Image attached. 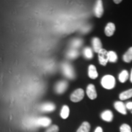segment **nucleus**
Listing matches in <instances>:
<instances>
[{
  "label": "nucleus",
  "mask_w": 132,
  "mask_h": 132,
  "mask_svg": "<svg viewBox=\"0 0 132 132\" xmlns=\"http://www.w3.org/2000/svg\"><path fill=\"white\" fill-rule=\"evenodd\" d=\"M24 125L27 128H35L37 127H47L52 123L50 118L47 117H40V118H28L24 120Z\"/></svg>",
  "instance_id": "nucleus-1"
},
{
  "label": "nucleus",
  "mask_w": 132,
  "mask_h": 132,
  "mask_svg": "<svg viewBox=\"0 0 132 132\" xmlns=\"http://www.w3.org/2000/svg\"><path fill=\"white\" fill-rule=\"evenodd\" d=\"M102 86L106 89H112L116 85V80L113 76L110 75H105L101 81Z\"/></svg>",
  "instance_id": "nucleus-2"
},
{
  "label": "nucleus",
  "mask_w": 132,
  "mask_h": 132,
  "mask_svg": "<svg viewBox=\"0 0 132 132\" xmlns=\"http://www.w3.org/2000/svg\"><path fill=\"white\" fill-rule=\"evenodd\" d=\"M62 73L65 77L70 80H73L75 78V73L72 66L67 62H64L62 64Z\"/></svg>",
  "instance_id": "nucleus-3"
},
{
  "label": "nucleus",
  "mask_w": 132,
  "mask_h": 132,
  "mask_svg": "<svg viewBox=\"0 0 132 132\" xmlns=\"http://www.w3.org/2000/svg\"><path fill=\"white\" fill-rule=\"evenodd\" d=\"M85 96V92L82 89L75 90L70 95V100L73 102H80Z\"/></svg>",
  "instance_id": "nucleus-4"
},
{
  "label": "nucleus",
  "mask_w": 132,
  "mask_h": 132,
  "mask_svg": "<svg viewBox=\"0 0 132 132\" xmlns=\"http://www.w3.org/2000/svg\"><path fill=\"white\" fill-rule=\"evenodd\" d=\"M67 87H68V82L66 81H60L56 84L54 86V90L58 94H62L65 92Z\"/></svg>",
  "instance_id": "nucleus-5"
},
{
  "label": "nucleus",
  "mask_w": 132,
  "mask_h": 132,
  "mask_svg": "<svg viewBox=\"0 0 132 132\" xmlns=\"http://www.w3.org/2000/svg\"><path fill=\"white\" fill-rule=\"evenodd\" d=\"M98 61L100 64L102 65H106L107 62H108V52L106 50L102 48L99 51L98 53Z\"/></svg>",
  "instance_id": "nucleus-6"
},
{
  "label": "nucleus",
  "mask_w": 132,
  "mask_h": 132,
  "mask_svg": "<svg viewBox=\"0 0 132 132\" xmlns=\"http://www.w3.org/2000/svg\"><path fill=\"white\" fill-rule=\"evenodd\" d=\"M103 4H102V1L98 0L96 2L94 9V12L95 15L97 18H100L103 14Z\"/></svg>",
  "instance_id": "nucleus-7"
},
{
  "label": "nucleus",
  "mask_w": 132,
  "mask_h": 132,
  "mask_svg": "<svg viewBox=\"0 0 132 132\" xmlns=\"http://www.w3.org/2000/svg\"><path fill=\"white\" fill-rule=\"evenodd\" d=\"M86 93L89 98L91 100L96 98L97 97V92L95 90V86L92 84H90L87 86L86 89Z\"/></svg>",
  "instance_id": "nucleus-8"
},
{
  "label": "nucleus",
  "mask_w": 132,
  "mask_h": 132,
  "mask_svg": "<svg viewBox=\"0 0 132 132\" xmlns=\"http://www.w3.org/2000/svg\"><path fill=\"white\" fill-rule=\"evenodd\" d=\"M39 108H40L41 111L48 113V112H52L54 111L56 109V106L54 104L49 102V103H45L42 104Z\"/></svg>",
  "instance_id": "nucleus-9"
},
{
  "label": "nucleus",
  "mask_w": 132,
  "mask_h": 132,
  "mask_svg": "<svg viewBox=\"0 0 132 132\" xmlns=\"http://www.w3.org/2000/svg\"><path fill=\"white\" fill-rule=\"evenodd\" d=\"M114 106L116 110L120 113L122 114L125 115L127 114V110H126V106H125V104L123 103L122 102L120 101H117L116 102Z\"/></svg>",
  "instance_id": "nucleus-10"
},
{
  "label": "nucleus",
  "mask_w": 132,
  "mask_h": 132,
  "mask_svg": "<svg viewBox=\"0 0 132 132\" xmlns=\"http://www.w3.org/2000/svg\"><path fill=\"white\" fill-rule=\"evenodd\" d=\"M92 44L94 51L95 53H98L100 50L102 49V44L101 40L98 37H94L92 40Z\"/></svg>",
  "instance_id": "nucleus-11"
},
{
  "label": "nucleus",
  "mask_w": 132,
  "mask_h": 132,
  "mask_svg": "<svg viewBox=\"0 0 132 132\" xmlns=\"http://www.w3.org/2000/svg\"><path fill=\"white\" fill-rule=\"evenodd\" d=\"M116 29L114 24L113 23H109L107 24L105 29V33L108 37H111L114 34Z\"/></svg>",
  "instance_id": "nucleus-12"
},
{
  "label": "nucleus",
  "mask_w": 132,
  "mask_h": 132,
  "mask_svg": "<svg viewBox=\"0 0 132 132\" xmlns=\"http://www.w3.org/2000/svg\"><path fill=\"white\" fill-rule=\"evenodd\" d=\"M102 119L106 122H111L113 119V114L110 110H105L101 114Z\"/></svg>",
  "instance_id": "nucleus-13"
},
{
  "label": "nucleus",
  "mask_w": 132,
  "mask_h": 132,
  "mask_svg": "<svg viewBox=\"0 0 132 132\" xmlns=\"http://www.w3.org/2000/svg\"><path fill=\"white\" fill-rule=\"evenodd\" d=\"M88 75L89 78L91 79H95L98 77V72L95 65H90L89 66Z\"/></svg>",
  "instance_id": "nucleus-14"
},
{
  "label": "nucleus",
  "mask_w": 132,
  "mask_h": 132,
  "mask_svg": "<svg viewBox=\"0 0 132 132\" xmlns=\"http://www.w3.org/2000/svg\"><path fill=\"white\" fill-rule=\"evenodd\" d=\"M90 129V123L87 122H84L77 130V132H89Z\"/></svg>",
  "instance_id": "nucleus-15"
},
{
  "label": "nucleus",
  "mask_w": 132,
  "mask_h": 132,
  "mask_svg": "<svg viewBox=\"0 0 132 132\" xmlns=\"http://www.w3.org/2000/svg\"><path fill=\"white\" fill-rule=\"evenodd\" d=\"M132 97V89L122 92L119 95V98L121 100H124Z\"/></svg>",
  "instance_id": "nucleus-16"
},
{
  "label": "nucleus",
  "mask_w": 132,
  "mask_h": 132,
  "mask_svg": "<svg viewBox=\"0 0 132 132\" xmlns=\"http://www.w3.org/2000/svg\"><path fill=\"white\" fill-rule=\"evenodd\" d=\"M82 53H83V55L85 58L88 59H92L94 56L93 52H92V49L90 47H85L83 49V51H82Z\"/></svg>",
  "instance_id": "nucleus-17"
},
{
  "label": "nucleus",
  "mask_w": 132,
  "mask_h": 132,
  "mask_svg": "<svg viewBox=\"0 0 132 132\" xmlns=\"http://www.w3.org/2000/svg\"><path fill=\"white\" fill-rule=\"evenodd\" d=\"M69 113H70V110H69V106L67 105H64L60 113L61 117L64 119H65L69 117Z\"/></svg>",
  "instance_id": "nucleus-18"
},
{
  "label": "nucleus",
  "mask_w": 132,
  "mask_h": 132,
  "mask_svg": "<svg viewBox=\"0 0 132 132\" xmlns=\"http://www.w3.org/2000/svg\"><path fill=\"white\" fill-rule=\"evenodd\" d=\"M123 60L125 62H130L132 61V47H130L127 52L123 54Z\"/></svg>",
  "instance_id": "nucleus-19"
},
{
  "label": "nucleus",
  "mask_w": 132,
  "mask_h": 132,
  "mask_svg": "<svg viewBox=\"0 0 132 132\" xmlns=\"http://www.w3.org/2000/svg\"><path fill=\"white\" fill-rule=\"evenodd\" d=\"M79 55V52L76 49H71L67 52V56L68 58L73 59L77 58Z\"/></svg>",
  "instance_id": "nucleus-20"
},
{
  "label": "nucleus",
  "mask_w": 132,
  "mask_h": 132,
  "mask_svg": "<svg viewBox=\"0 0 132 132\" xmlns=\"http://www.w3.org/2000/svg\"><path fill=\"white\" fill-rule=\"evenodd\" d=\"M108 61L110 62H116L118 61V55L113 51H110L108 52Z\"/></svg>",
  "instance_id": "nucleus-21"
},
{
  "label": "nucleus",
  "mask_w": 132,
  "mask_h": 132,
  "mask_svg": "<svg viewBox=\"0 0 132 132\" xmlns=\"http://www.w3.org/2000/svg\"><path fill=\"white\" fill-rule=\"evenodd\" d=\"M128 78V73L127 70H123L119 75V80L121 82H125Z\"/></svg>",
  "instance_id": "nucleus-22"
},
{
  "label": "nucleus",
  "mask_w": 132,
  "mask_h": 132,
  "mask_svg": "<svg viewBox=\"0 0 132 132\" xmlns=\"http://www.w3.org/2000/svg\"><path fill=\"white\" fill-rule=\"evenodd\" d=\"M82 44V40L80 39H75L71 42V47L73 49H77L80 48Z\"/></svg>",
  "instance_id": "nucleus-23"
},
{
  "label": "nucleus",
  "mask_w": 132,
  "mask_h": 132,
  "mask_svg": "<svg viewBox=\"0 0 132 132\" xmlns=\"http://www.w3.org/2000/svg\"><path fill=\"white\" fill-rule=\"evenodd\" d=\"M120 132H131V127L128 124L124 123L120 126Z\"/></svg>",
  "instance_id": "nucleus-24"
},
{
  "label": "nucleus",
  "mask_w": 132,
  "mask_h": 132,
  "mask_svg": "<svg viewBox=\"0 0 132 132\" xmlns=\"http://www.w3.org/2000/svg\"><path fill=\"white\" fill-rule=\"evenodd\" d=\"M59 127L56 125H52L46 130L45 132H58Z\"/></svg>",
  "instance_id": "nucleus-25"
},
{
  "label": "nucleus",
  "mask_w": 132,
  "mask_h": 132,
  "mask_svg": "<svg viewBox=\"0 0 132 132\" xmlns=\"http://www.w3.org/2000/svg\"><path fill=\"white\" fill-rule=\"evenodd\" d=\"M125 106H126V108L128 109V110H132V102H128V103L126 104V105H125Z\"/></svg>",
  "instance_id": "nucleus-26"
},
{
  "label": "nucleus",
  "mask_w": 132,
  "mask_h": 132,
  "mask_svg": "<svg viewBox=\"0 0 132 132\" xmlns=\"http://www.w3.org/2000/svg\"><path fill=\"white\" fill-rule=\"evenodd\" d=\"M94 132H103V129L100 127H98L96 128V129L95 130Z\"/></svg>",
  "instance_id": "nucleus-27"
},
{
  "label": "nucleus",
  "mask_w": 132,
  "mask_h": 132,
  "mask_svg": "<svg viewBox=\"0 0 132 132\" xmlns=\"http://www.w3.org/2000/svg\"><path fill=\"white\" fill-rule=\"evenodd\" d=\"M114 2L116 4H119L120 3L122 2V1L121 0H114Z\"/></svg>",
  "instance_id": "nucleus-28"
},
{
  "label": "nucleus",
  "mask_w": 132,
  "mask_h": 132,
  "mask_svg": "<svg viewBox=\"0 0 132 132\" xmlns=\"http://www.w3.org/2000/svg\"><path fill=\"white\" fill-rule=\"evenodd\" d=\"M130 81L132 82V69L131 70V74H130Z\"/></svg>",
  "instance_id": "nucleus-29"
},
{
  "label": "nucleus",
  "mask_w": 132,
  "mask_h": 132,
  "mask_svg": "<svg viewBox=\"0 0 132 132\" xmlns=\"http://www.w3.org/2000/svg\"><path fill=\"white\" fill-rule=\"evenodd\" d=\"M131 113H132V111H131Z\"/></svg>",
  "instance_id": "nucleus-30"
}]
</instances>
